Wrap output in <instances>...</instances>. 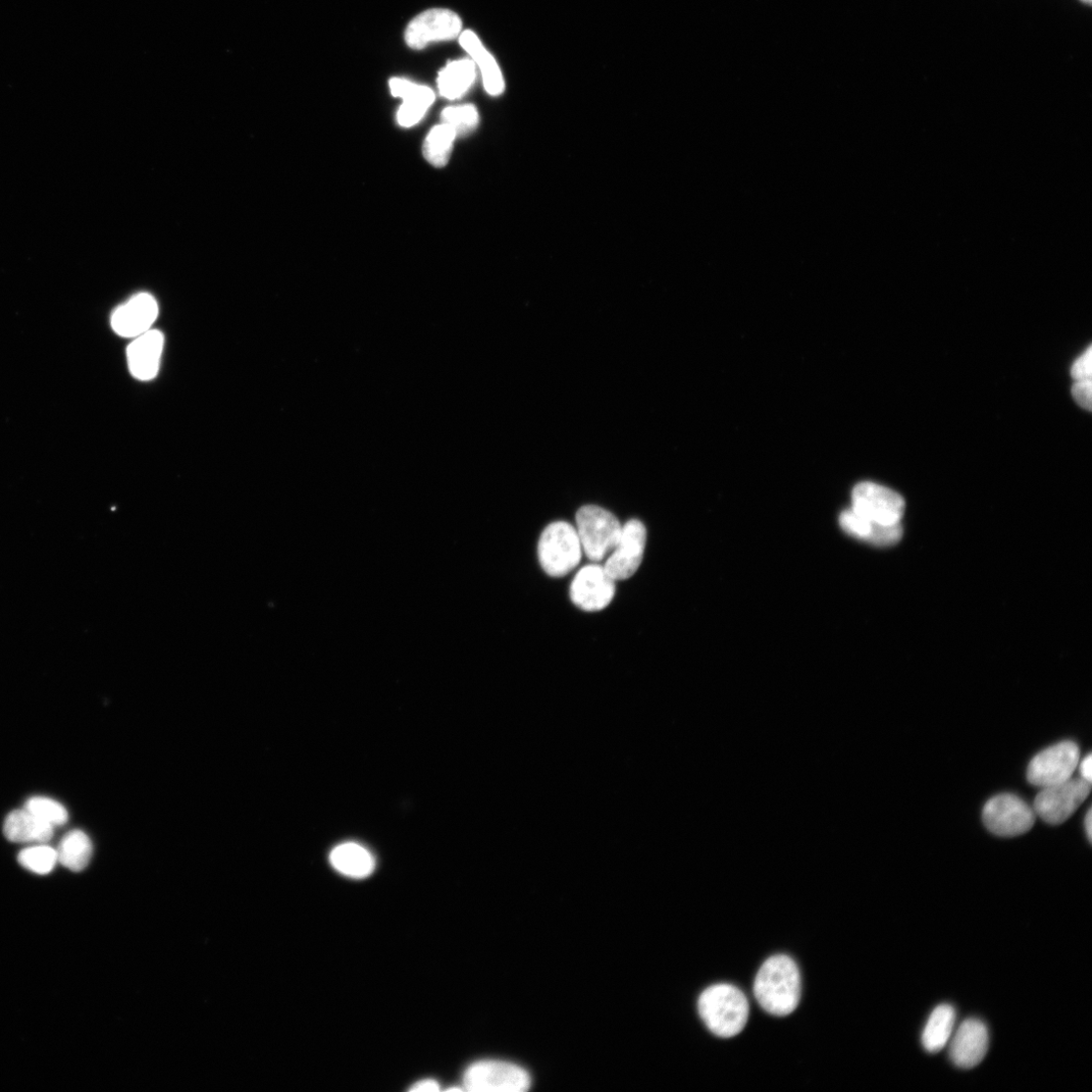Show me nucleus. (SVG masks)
Masks as SVG:
<instances>
[{
	"instance_id": "f257e3e1",
	"label": "nucleus",
	"mask_w": 1092,
	"mask_h": 1092,
	"mask_svg": "<svg viewBox=\"0 0 1092 1092\" xmlns=\"http://www.w3.org/2000/svg\"><path fill=\"white\" fill-rule=\"evenodd\" d=\"M760 1006L776 1017L792 1014L799 1005L801 977L798 966L788 955H775L761 967L754 984Z\"/></svg>"
},
{
	"instance_id": "f03ea898",
	"label": "nucleus",
	"mask_w": 1092,
	"mask_h": 1092,
	"mask_svg": "<svg viewBox=\"0 0 1092 1092\" xmlns=\"http://www.w3.org/2000/svg\"><path fill=\"white\" fill-rule=\"evenodd\" d=\"M698 1010L708 1029L721 1037L739 1034L747 1025L750 1012L746 996L730 984L707 988L699 999Z\"/></svg>"
},
{
	"instance_id": "7ed1b4c3",
	"label": "nucleus",
	"mask_w": 1092,
	"mask_h": 1092,
	"mask_svg": "<svg viewBox=\"0 0 1092 1092\" xmlns=\"http://www.w3.org/2000/svg\"><path fill=\"white\" fill-rule=\"evenodd\" d=\"M582 545L574 527L558 522L549 525L539 543V558L546 573L561 578L581 562Z\"/></svg>"
},
{
	"instance_id": "20e7f679",
	"label": "nucleus",
	"mask_w": 1092,
	"mask_h": 1092,
	"mask_svg": "<svg viewBox=\"0 0 1092 1092\" xmlns=\"http://www.w3.org/2000/svg\"><path fill=\"white\" fill-rule=\"evenodd\" d=\"M576 523L586 556L594 562L609 556L621 537L622 526L619 520L604 508L587 505L577 512Z\"/></svg>"
},
{
	"instance_id": "39448f33",
	"label": "nucleus",
	"mask_w": 1092,
	"mask_h": 1092,
	"mask_svg": "<svg viewBox=\"0 0 1092 1092\" xmlns=\"http://www.w3.org/2000/svg\"><path fill=\"white\" fill-rule=\"evenodd\" d=\"M463 1084L466 1090L475 1092H523L529 1090L532 1079L523 1067L504 1061L485 1060L466 1069Z\"/></svg>"
},
{
	"instance_id": "423d86ee",
	"label": "nucleus",
	"mask_w": 1092,
	"mask_h": 1092,
	"mask_svg": "<svg viewBox=\"0 0 1092 1092\" xmlns=\"http://www.w3.org/2000/svg\"><path fill=\"white\" fill-rule=\"evenodd\" d=\"M1034 811L1022 798L1002 794L988 801L982 812L985 826L993 834L1014 838L1028 833L1034 823Z\"/></svg>"
},
{
	"instance_id": "0eeeda50",
	"label": "nucleus",
	"mask_w": 1092,
	"mask_h": 1092,
	"mask_svg": "<svg viewBox=\"0 0 1092 1092\" xmlns=\"http://www.w3.org/2000/svg\"><path fill=\"white\" fill-rule=\"evenodd\" d=\"M1090 791V783L1082 778H1070L1065 783L1043 789L1034 799L1033 811L1049 824H1061L1072 816Z\"/></svg>"
},
{
	"instance_id": "6e6552de",
	"label": "nucleus",
	"mask_w": 1092,
	"mask_h": 1092,
	"mask_svg": "<svg viewBox=\"0 0 1092 1092\" xmlns=\"http://www.w3.org/2000/svg\"><path fill=\"white\" fill-rule=\"evenodd\" d=\"M1080 759L1078 746L1063 742L1037 754L1028 768V782L1036 788H1049L1067 782Z\"/></svg>"
},
{
	"instance_id": "1a4fd4ad",
	"label": "nucleus",
	"mask_w": 1092,
	"mask_h": 1092,
	"mask_svg": "<svg viewBox=\"0 0 1092 1092\" xmlns=\"http://www.w3.org/2000/svg\"><path fill=\"white\" fill-rule=\"evenodd\" d=\"M852 509L880 525L901 524L906 510L904 498L890 488L864 482L852 493Z\"/></svg>"
},
{
	"instance_id": "9d476101",
	"label": "nucleus",
	"mask_w": 1092,
	"mask_h": 1092,
	"mask_svg": "<svg viewBox=\"0 0 1092 1092\" xmlns=\"http://www.w3.org/2000/svg\"><path fill=\"white\" fill-rule=\"evenodd\" d=\"M647 537L646 527L638 519L622 527L620 540L603 566L614 581L628 580L637 573L644 558Z\"/></svg>"
},
{
	"instance_id": "9b49d317",
	"label": "nucleus",
	"mask_w": 1092,
	"mask_h": 1092,
	"mask_svg": "<svg viewBox=\"0 0 1092 1092\" xmlns=\"http://www.w3.org/2000/svg\"><path fill=\"white\" fill-rule=\"evenodd\" d=\"M462 22L457 14L446 9L428 10L412 20L405 32L407 45L422 50L434 42L460 36Z\"/></svg>"
},
{
	"instance_id": "f8f14e48",
	"label": "nucleus",
	"mask_w": 1092,
	"mask_h": 1092,
	"mask_svg": "<svg viewBox=\"0 0 1092 1092\" xmlns=\"http://www.w3.org/2000/svg\"><path fill=\"white\" fill-rule=\"evenodd\" d=\"M615 581L603 566L589 564L579 570L570 585L571 601L586 612H597L609 606L615 596Z\"/></svg>"
},
{
	"instance_id": "ddd939ff",
	"label": "nucleus",
	"mask_w": 1092,
	"mask_h": 1092,
	"mask_svg": "<svg viewBox=\"0 0 1092 1092\" xmlns=\"http://www.w3.org/2000/svg\"><path fill=\"white\" fill-rule=\"evenodd\" d=\"M949 1043L952 1062L959 1068L971 1069L985 1058L990 1046V1033L983 1022L968 1019L953 1032Z\"/></svg>"
},
{
	"instance_id": "4468645a",
	"label": "nucleus",
	"mask_w": 1092,
	"mask_h": 1092,
	"mask_svg": "<svg viewBox=\"0 0 1092 1092\" xmlns=\"http://www.w3.org/2000/svg\"><path fill=\"white\" fill-rule=\"evenodd\" d=\"M159 311L158 302L151 295H136L114 310L111 318L113 330L122 337H138L151 330Z\"/></svg>"
},
{
	"instance_id": "2eb2a0df",
	"label": "nucleus",
	"mask_w": 1092,
	"mask_h": 1092,
	"mask_svg": "<svg viewBox=\"0 0 1092 1092\" xmlns=\"http://www.w3.org/2000/svg\"><path fill=\"white\" fill-rule=\"evenodd\" d=\"M165 336L159 330H149L135 337L127 349L131 375L139 381H151L159 375Z\"/></svg>"
},
{
	"instance_id": "dca6fc26",
	"label": "nucleus",
	"mask_w": 1092,
	"mask_h": 1092,
	"mask_svg": "<svg viewBox=\"0 0 1092 1092\" xmlns=\"http://www.w3.org/2000/svg\"><path fill=\"white\" fill-rule=\"evenodd\" d=\"M390 88L395 97L403 100L398 111V123L404 128L420 123L435 100V93L431 88L404 78H392Z\"/></svg>"
},
{
	"instance_id": "f3484780",
	"label": "nucleus",
	"mask_w": 1092,
	"mask_h": 1092,
	"mask_svg": "<svg viewBox=\"0 0 1092 1092\" xmlns=\"http://www.w3.org/2000/svg\"><path fill=\"white\" fill-rule=\"evenodd\" d=\"M840 526L848 536L879 547L893 546L899 544L904 535L901 524L880 525L861 516L852 508L842 512Z\"/></svg>"
},
{
	"instance_id": "a211bd4d",
	"label": "nucleus",
	"mask_w": 1092,
	"mask_h": 1092,
	"mask_svg": "<svg viewBox=\"0 0 1092 1092\" xmlns=\"http://www.w3.org/2000/svg\"><path fill=\"white\" fill-rule=\"evenodd\" d=\"M458 38L461 47L471 57L476 66L479 67L486 91L492 96L501 95L505 90V79L502 70L495 58L483 45L481 39L469 30L463 31Z\"/></svg>"
},
{
	"instance_id": "6ab92c4d",
	"label": "nucleus",
	"mask_w": 1092,
	"mask_h": 1092,
	"mask_svg": "<svg viewBox=\"0 0 1092 1092\" xmlns=\"http://www.w3.org/2000/svg\"><path fill=\"white\" fill-rule=\"evenodd\" d=\"M4 833L14 843H46L55 835V826L38 818L27 809L15 810L5 821Z\"/></svg>"
},
{
	"instance_id": "aec40b11",
	"label": "nucleus",
	"mask_w": 1092,
	"mask_h": 1092,
	"mask_svg": "<svg viewBox=\"0 0 1092 1092\" xmlns=\"http://www.w3.org/2000/svg\"><path fill=\"white\" fill-rule=\"evenodd\" d=\"M956 1023V1012L950 1005L935 1008L929 1016L921 1035L923 1048L938 1053L950 1042Z\"/></svg>"
},
{
	"instance_id": "412c9836",
	"label": "nucleus",
	"mask_w": 1092,
	"mask_h": 1092,
	"mask_svg": "<svg viewBox=\"0 0 1092 1092\" xmlns=\"http://www.w3.org/2000/svg\"><path fill=\"white\" fill-rule=\"evenodd\" d=\"M333 868L340 874L353 879H363L375 870L373 855L360 845L346 843L336 847L330 855Z\"/></svg>"
},
{
	"instance_id": "4be33fe9",
	"label": "nucleus",
	"mask_w": 1092,
	"mask_h": 1092,
	"mask_svg": "<svg viewBox=\"0 0 1092 1092\" xmlns=\"http://www.w3.org/2000/svg\"><path fill=\"white\" fill-rule=\"evenodd\" d=\"M477 78V66L472 60H460L448 63L438 74L440 94L450 100L463 96Z\"/></svg>"
},
{
	"instance_id": "5701e85b",
	"label": "nucleus",
	"mask_w": 1092,
	"mask_h": 1092,
	"mask_svg": "<svg viewBox=\"0 0 1092 1092\" xmlns=\"http://www.w3.org/2000/svg\"><path fill=\"white\" fill-rule=\"evenodd\" d=\"M59 862L64 867L80 872L87 867L92 856L90 839L81 830H72L62 839L58 850Z\"/></svg>"
},
{
	"instance_id": "b1692460",
	"label": "nucleus",
	"mask_w": 1092,
	"mask_h": 1092,
	"mask_svg": "<svg viewBox=\"0 0 1092 1092\" xmlns=\"http://www.w3.org/2000/svg\"><path fill=\"white\" fill-rule=\"evenodd\" d=\"M456 137L455 132L445 124L434 127L424 145L425 160L434 168H444L449 162Z\"/></svg>"
},
{
	"instance_id": "393cba45",
	"label": "nucleus",
	"mask_w": 1092,
	"mask_h": 1092,
	"mask_svg": "<svg viewBox=\"0 0 1092 1092\" xmlns=\"http://www.w3.org/2000/svg\"><path fill=\"white\" fill-rule=\"evenodd\" d=\"M19 862L31 872L48 874L59 862L58 850L46 845L31 847L20 853Z\"/></svg>"
},
{
	"instance_id": "a878e982",
	"label": "nucleus",
	"mask_w": 1092,
	"mask_h": 1092,
	"mask_svg": "<svg viewBox=\"0 0 1092 1092\" xmlns=\"http://www.w3.org/2000/svg\"><path fill=\"white\" fill-rule=\"evenodd\" d=\"M442 124L449 126L456 136L474 131L479 124V113L472 105L448 107L441 114Z\"/></svg>"
},
{
	"instance_id": "bb28decb",
	"label": "nucleus",
	"mask_w": 1092,
	"mask_h": 1092,
	"mask_svg": "<svg viewBox=\"0 0 1092 1092\" xmlns=\"http://www.w3.org/2000/svg\"><path fill=\"white\" fill-rule=\"evenodd\" d=\"M25 809L51 825H62L68 820L65 807L47 797H33L26 803Z\"/></svg>"
},
{
	"instance_id": "cd10ccee",
	"label": "nucleus",
	"mask_w": 1092,
	"mask_h": 1092,
	"mask_svg": "<svg viewBox=\"0 0 1092 1092\" xmlns=\"http://www.w3.org/2000/svg\"><path fill=\"white\" fill-rule=\"evenodd\" d=\"M1071 376L1074 381L1091 380L1092 376V348L1080 355L1071 368Z\"/></svg>"
},
{
	"instance_id": "c85d7f7f",
	"label": "nucleus",
	"mask_w": 1092,
	"mask_h": 1092,
	"mask_svg": "<svg viewBox=\"0 0 1092 1092\" xmlns=\"http://www.w3.org/2000/svg\"><path fill=\"white\" fill-rule=\"evenodd\" d=\"M1075 402L1088 411L1092 408V382L1091 380L1075 381L1071 390Z\"/></svg>"
},
{
	"instance_id": "c756f323",
	"label": "nucleus",
	"mask_w": 1092,
	"mask_h": 1092,
	"mask_svg": "<svg viewBox=\"0 0 1092 1092\" xmlns=\"http://www.w3.org/2000/svg\"><path fill=\"white\" fill-rule=\"evenodd\" d=\"M439 1089H440V1087H439V1084H438L437 1081H435L433 1079H425V1080H422L418 1083H415L410 1088V1091H429V1092H431V1091H439Z\"/></svg>"
},
{
	"instance_id": "7c9ffc66",
	"label": "nucleus",
	"mask_w": 1092,
	"mask_h": 1092,
	"mask_svg": "<svg viewBox=\"0 0 1092 1092\" xmlns=\"http://www.w3.org/2000/svg\"><path fill=\"white\" fill-rule=\"evenodd\" d=\"M1080 774H1081V778L1084 779L1085 782L1091 784V782H1092V757H1091L1090 754L1087 755L1084 758V760L1081 762V764H1080Z\"/></svg>"
},
{
	"instance_id": "2f4dec72",
	"label": "nucleus",
	"mask_w": 1092,
	"mask_h": 1092,
	"mask_svg": "<svg viewBox=\"0 0 1092 1092\" xmlns=\"http://www.w3.org/2000/svg\"><path fill=\"white\" fill-rule=\"evenodd\" d=\"M1084 824H1085V829H1086V833H1087V838L1091 842V840H1092V810L1091 809H1089L1087 814H1086Z\"/></svg>"
},
{
	"instance_id": "473e14b6",
	"label": "nucleus",
	"mask_w": 1092,
	"mask_h": 1092,
	"mask_svg": "<svg viewBox=\"0 0 1092 1092\" xmlns=\"http://www.w3.org/2000/svg\"><path fill=\"white\" fill-rule=\"evenodd\" d=\"M447 1090H448V1091H461V1090H462V1088H460V1087H451V1088H449V1089H447Z\"/></svg>"
},
{
	"instance_id": "72a5a7b5",
	"label": "nucleus",
	"mask_w": 1092,
	"mask_h": 1092,
	"mask_svg": "<svg viewBox=\"0 0 1092 1092\" xmlns=\"http://www.w3.org/2000/svg\"><path fill=\"white\" fill-rule=\"evenodd\" d=\"M1084 4L1091 5V0H1081Z\"/></svg>"
}]
</instances>
